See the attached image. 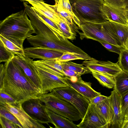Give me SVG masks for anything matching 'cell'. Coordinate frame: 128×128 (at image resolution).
Listing matches in <instances>:
<instances>
[{
    "instance_id": "cell-1",
    "label": "cell",
    "mask_w": 128,
    "mask_h": 128,
    "mask_svg": "<svg viewBox=\"0 0 128 128\" xmlns=\"http://www.w3.org/2000/svg\"><path fill=\"white\" fill-rule=\"evenodd\" d=\"M0 90L22 103L30 99L38 98V90L12 59L0 65Z\"/></svg>"
},
{
    "instance_id": "cell-2",
    "label": "cell",
    "mask_w": 128,
    "mask_h": 128,
    "mask_svg": "<svg viewBox=\"0 0 128 128\" xmlns=\"http://www.w3.org/2000/svg\"><path fill=\"white\" fill-rule=\"evenodd\" d=\"M24 10L13 13L0 22V35L24 48L23 44L35 30Z\"/></svg>"
},
{
    "instance_id": "cell-3",
    "label": "cell",
    "mask_w": 128,
    "mask_h": 128,
    "mask_svg": "<svg viewBox=\"0 0 128 128\" xmlns=\"http://www.w3.org/2000/svg\"><path fill=\"white\" fill-rule=\"evenodd\" d=\"M80 23H102L108 21L102 10L104 0H69Z\"/></svg>"
},
{
    "instance_id": "cell-4",
    "label": "cell",
    "mask_w": 128,
    "mask_h": 128,
    "mask_svg": "<svg viewBox=\"0 0 128 128\" xmlns=\"http://www.w3.org/2000/svg\"><path fill=\"white\" fill-rule=\"evenodd\" d=\"M38 98L47 109L71 120L78 121L83 118L78 110L72 104L51 92L41 94Z\"/></svg>"
},
{
    "instance_id": "cell-5",
    "label": "cell",
    "mask_w": 128,
    "mask_h": 128,
    "mask_svg": "<svg viewBox=\"0 0 128 128\" xmlns=\"http://www.w3.org/2000/svg\"><path fill=\"white\" fill-rule=\"evenodd\" d=\"M105 22L80 23L79 28L82 31L79 32L80 39L82 40L86 38L97 41H103L120 46L117 41L108 32Z\"/></svg>"
},
{
    "instance_id": "cell-6",
    "label": "cell",
    "mask_w": 128,
    "mask_h": 128,
    "mask_svg": "<svg viewBox=\"0 0 128 128\" xmlns=\"http://www.w3.org/2000/svg\"><path fill=\"white\" fill-rule=\"evenodd\" d=\"M51 92L70 103L84 116L90 103L89 99L70 86L55 88Z\"/></svg>"
},
{
    "instance_id": "cell-7",
    "label": "cell",
    "mask_w": 128,
    "mask_h": 128,
    "mask_svg": "<svg viewBox=\"0 0 128 128\" xmlns=\"http://www.w3.org/2000/svg\"><path fill=\"white\" fill-rule=\"evenodd\" d=\"M35 66L40 84L41 94L50 92L56 88L69 86L66 80L65 76H58Z\"/></svg>"
},
{
    "instance_id": "cell-8",
    "label": "cell",
    "mask_w": 128,
    "mask_h": 128,
    "mask_svg": "<svg viewBox=\"0 0 128 128\" xmlns=\"http://www.w3.org/2000/svg\"><path fill=\"white\" fill-rule=\"evenodd\" d=\"M2 106L12 113L16 118L23 128H46L41 123L30 116L24 110L22 103L15 104L9 103H0Z\"/></svg>"
},
{
    "instance_id": "cell-9",
    "label": "cell",
    "mask_w": 128,
    "mask_h": 128,
    "mask_svg": "<svg viewBox=\"0 0 128 128\" xmlns=\"http://www.w3.org/2000/svg\"><path fill=\"white\" fill-rule=\"evenodd\" d=\"M25 111L32 117L39 122L46 124L52 122L46 112L45 106L38 98L27 100L22 103Z\"/></svg>"
},
{
    "instance_id": "cell-10",
    "label": "cell",
    "mask_w": 128,
    "mask_h": 128,
    "mask_svg": "<svg viewBox=\"0 0 128 128\" xmlns=\"http://www.w3.org/2000/svg\"><path fill=\"white\" fill-rule=\"evenodd\" d=\"M12 60L20 66L27 77L40 93V84L33 59L24 54L15 55Z\"/></svg>"
},
{
    "instance_id": "cell-11",
    "label": "cell",
    "mask_w": 128,
    "mask_h": 128,
    "mask_svg": "<svg viewBox=\"0 0 128 128\" xmlns=\"http://www.w3.org/2000/svg\"><path fill=\"white\" fill-rule=\"evenodd\" d=\"M82 64L90 70L99 72L114 77L123 71L117 62L100 61L92 58L89 60H85Z\"/></svg>"
},
{
    "instance_id": "cell-12",
    "label": "cell",
    "mask_w": 128,
    "mask_h": 128,
    "mask_svg": "<svg viewBox=\"0 0 128 128\" xmlns=\"http://www.w3.org/2000/svg\"><path fill=\"white\" fill-rule=\"evenodd\" d=\"M77 126L78 128H109L105 120L94 105L90 103L82 121Z\"/></svg>"
},
{
    "instance_id": "cell-13",
    "label": "cell",
    "mask_w": 128,
    "mask_h": 128,
    "mask_svg": "<svg viewBox=\"0 0 128 128\" xmlns=\"http://www.w3.org/2000/svg\"><path fill=\"white\" fill-rule=\"evenodd\" d=\"M24 50V54L33 59L56 60L64 53L58 50L42 47L26 48Z\"/></svg>"
},
{
    "instance_id": "cell-14",
    "label": "cell",
    "mask_w": 128,
    "mask_h": 128,
    "mask_svg": "<svg viewBox=\"0 0 128 128\" xmlns=\"http://www.w3.org/2000/svg\"><path fill=\"white\" fill-rule=\"evenodd\" d=\"M65 78L70 86L89 99L101 94L92 88L90 82L84 81L81 77H75L71 80L68 77Z\"/></svg>"
},
{
    "instance_id": "cell-15",
    "label": "cell",
    "mask_w": 128,
    "mask_h": 128,
    "mask_svg": "<svg viewBox=\"0 0 128 128\" xmlns=\"http://www.w3.org/2000/svg\"><path fill=\"white\" fill-rule=\"evenodd\" d=\"M108 97L113 112L111 125L113 128H122L123 123L121 106L122 96L114 88Z\"/></svg>"
},
{
    "instance_id": "cell-16",
    "label": "cell",
    "mask_w": 128,
    "mask_h": 128,
    "mask_svg": "<svg viewBox=\"0 0 128 128\" xmlns=\"http://www.w3.org/2000/svg\"><path fill=\"white\" fill-rule=\"evenodd\" d=\"M102 10L108 21L128 25V16L126 8L114 7L104 3Z\"/></svg>"
},
{
    "instance_id": "cell-17",
    "label": "cell",
    "mask_w": 128,
    "mask_h": 128,
    "mask_svg": "<svg viewBox=\"0 0 128 128\" xmlns=\"http://www.w3.org/2000/svg\"><path fill=\"white\" fill-rule=\"evenodd\" d=\"M106 30L110 35L122 47L128 38V25L107 21L105 22Z\"/></svg>"
},
{
    "instance_id": "cell-18",
    "label": "cell",
    "mask_w": 128,
    "mask_h": 128,
    "mask_svg": "<svg viewBox=\"0 0 128 128\" xmlns=\"http://www.w3.org/2000/svg\"><path fill=\"white\" fill-rule=\"evenodd\" d=\"M28 2L34 10L41 13L57 24L60 22V17L52 5L39 1H29Z\"/></svg>"
},
{
    "instance_id": "cell-19",
    "label": "cell",
    "mask_w": 128,
    "mask_h": 128,
    "mask_svg": "<svg viewBox=\"0 0 128 128\" xmlns=\"http://www.w3.org/2000/svg\"><path fill=\"white\" fill-rule=\"evenodd\" d=\"M35 66L59 76H66L60 62L55 60H40L34 61Z\"/></svg>"
},
{
    "instance_id": "cell-20",
    "label": "cell",
    "mask_w": 128,
    "mask_h": 128,
    "mask_svg": "<svg viewBox=\"0 0 128 128\" xmlns=\"http://www.w3.org/2000/svg\"><path fill=\"white\" fill-rule=\"evenodd\" d=\"M45 110L56 128H78L71 120L48 109L45 106Z\"/></svg>"
},
{
    "instance_id": "cell-21",
    "label": "cell",
    "mask_w": 128,
    "mask_h": 128,
    "mask_svg": "<svg viewBox=\"0 0 128 128\" xmlns=\"http://www.w3.org/2000/svg\"><path fill=\"white\" fill-rule=\"evenodd\" d=\"M94 105L98 112L105 120L109 128L112 124L113 112L109 97L103 102Z\"/></svg>"
},
{
    "instance_id": "cell-22",
    "label": "cell",
    "mask_w": 128,
    "mask_h": 128,
    "mask_svg": "<svg viewBox=\"0 0 128 128\" xmlns=\"http://www.w3.org/2000/svg\"><path fill=\"white\" fill-rule=\"evenodd\" d=\"M60 18V22L57 24L62 32L64 36L67 38L71 40L75 39L78 27L74 23L69 24L64 18L59 16Z\"/></svg>"
},
{
    "instance_id": "cell-23",
    "label": "cell",
    "mask_w": 128,
    "mask_h": 128,
    "mask_svg": "<svg viewBox=\"0 0 128 128\" xmlns=\"http://www.w3.org/2000/svg\"><path fill=\"white\" fill-rule=\"evenodd\" d=\"M114 88L122 96L128 92V73L122 71L114 77Z\"/></svg>"
},
{
    "instance_id": "cell-24",
    "label": "cell",
    "mask_w": 128,
    "mask_h": 128,
    "mask_svg": "<svg viewBox=\"0 0 128 128\" xmlns=\"http://www.w3.org/2000/svg\"><path fill=\"white\" fill-rule=\"evenodd\" d=\"M93 76L102 86L109 88H114L115 85L114 77L92 70H90Z\"/></svg>"
},
{
    "instance_id": "cell-25",
    "label": "cell",
    "mask_w": 128,
    "mask_h": 128,
    "mask_svg": "<svg viewBox=\"0 0 128 128\" xmlns=\"http://www.w3.org/2000/svg\"><path fill=\"white\" fill-rule=\"evenodd\" d=\"M64 69L72 70L80 74L81 75L88 73H91V72L87 67L82 64H76L70 61L60 62Z\"/></svg>"
},
{
    "instance_id": "cell-26",
    "label": "cell",
    "mask_w": 128,
    "mask_h": 128,
    "mask_svg": "<svg viewBox=\"0 0 128 128\" xmlns=\"http://www.w3.org/2000/svg\"><path fill=\"white\" fill-rule=\"evenodd\" d=\"M0 41L4 46L14 55L24 54V48L16 45L10 40L0 35Z\"/></svg>"
},
{
    "instance_id": "cell-27",
    "label": "cell",
    "mask_w": 128,
    "mask_h": 128,
    "mask_svg": "<svg viewBox=\"0 0 128 128\" xmlns=\"http://www.w3.org/2000/svg\"><path fill=\"white\" fill-rule=\"evenodd\" d=\"M119 55L118 64L123 71L128 73V50L122 47Z\"/></svg>"
},
{
    "instance_id": "cell-28",
    "label": "cell",
    "mask_w": 128,
    "mask_h": 128,
    "mask_svg": "<svg viewBox=\"0 0 128 128\" xmlns=\"http://www.w3.org/2000/svg\"><path fill=\"white\" fill-rule=\"evenodd\" d=\"M55 4L52 6L58 15L64 18L69 24L74 23L71 16L63 9L59 3L58 0H54Z\"/></svg>"
},
{
    "instance_id": "cell-29",
    "label": "cell",
    "mask_w": 128,
    "mask_h": 128,
    "mask_svg": "<svg viewBox=\"0 0 128 128\" xmlns=\"http://www.w3.org/2000/svg\"><path fill=\"white\" fill-rule=\"evenodd\" d=\"M58 1L62 8L71 16L74 22L79 27L80 22L74 12L69 0H58Z\"/></svg>"
},
{
    "instance_id": "cell-30",
    "label": "cell",
    "mask_w": 128,
    "mask_h": 128,
    "mask_svg": "<svg viewBox=\"0 0 128 128\" xmlns=\"http://www.w3.org/2000/svg\"><path fill=\"white\" fill-rule=\"evenodd\" d=\"M76 60H87L86 58L82 55L74 53H64L59 58L56 60L58 62H68Z\"/></svg>"
},
{
    "instance_id": "cell-31",
    "label": "cell",
    "mask_w": 128,
    "mask_h": 128,
    "mask_svg": "<svg viewBox=\"0 0 128 128\" xmlns=\"http://www.w3.org/2000/svg\"><path fill=\"white\" fill-rule=\"evenodd\" d=\"M15 55L8 50L0 41V62H6L12 59Z\"/></svg>"
},
{
    "instance_id": "cell-32",
    "label": "cell",
    "mask_w": 128,
    "mask_h": 128,
    "mask_svg": "<svg viewBox=\"0 0 128 128\" xmlns=\"http://www.w3.org/2000/svg\"><path fill=\"white\" fill-rule=\"evenodd\" d=\"M34 10L39 17L54 31L59 34L64 35L56 23L39 12Z\"/></svg>"
},
{
    "instance_id": "cell-33",
    "label": "cell",
    "mask_w": 128,
    "mask_h": 128,
    "mask_svg": "<svg viewBox=\"0 0 128 128\" xmlns=\"http://www.w3.org/2000/svg\"><path fill=\"white\" fill-rule=\"evenodd\" d=\"M0 116L4 117L15 124L19 128L23 127L16 117L3 106H0Z\"/></svg>"
},
{
    "instance_id": "cell-34",
    "label": "cell",
    "mask_w": 128,
    "mask_h": 128,
    "mask_svg": "<svg viewBox=\"0 0 128 128\" xmlns=\"http://www.w3.org/2000/svg\"><path fill=\"white\" fill-rule=\"evenodd\" d=\"M121 106L123 119V125L128 120V92L122 96Z\"/></svg>"
},
{
    "instance_id": "cell-35",
    "label": "cell",
    "mask_w": 128,
    "mask_h": 128,
    "mask_svg": "<svg viewBox=\"0 0 128 128\" xmlns=\"http://www.w3.org/2000/svg\"><path fill=\"white\" fill-rule=\"evenodd\" d=\"M5 102L15 104L19 102L8 94L2 90H0V103Z\"/></svg>"
},
{
    "instance_id": "cell-36",
    "label": "cell",
    "mask_w": 128,
    "mask_h": 128,
    "mask_svg": "<svg viewBox=\"0 0 128 128\" xmlns=\"http://www.w3.org/2000/svg\"><path fill=\"white\" fill-rule=\"evenodd\" d=\"M97 41L109 51L120 54L122 46L103 41L98 40Z\"/></svg>"
},
{
    "instance_id": "cell-37",
    "label": "cell",
    "mask_w": 128,
    "mask_h": 128,
    "mask_svg": "<svg viewBox=\"0 0 128 128\" xmlns=\"http://www.w3.org/2000/svg\"><path fill=\"white\" fill-rule=\"evenodd\" d=\"M0 123L2 128H18L15 124L10 120L0 116Z\"/></svg>"
},
{
    "instance_id": "cell-38",
    "label": "cell",
    "mask_w": 128,
    "mask_h": 128,
    "mask_svg": "<svg viewBox=\"0 0 128 128\" xmlns=\"http://www.w3.org/2000/svg\"><path fill=\"white\" fill-rule=\"evenodd\" d=\"M104 3L115 8H126L124 0H104Z\"/></svg>"
},
{
    "instance_id": "cell-39",
    "label": "cell",
    "mask_w": 128,
    "mask_h": 128,
    "mask_svg": "<svg viewBox=\"0 0 128 128\" xmlns=\"http://www.w3.org/2000/svg\"><path fill=\"white\" fill-rule=\"evenodd\" d=\"M108 97L101 94L90 99V103L94 105L101 103L106 100Z\"/></svg>"
},
{
    "instance_id": "cell-40",
    "label": "cell",
    "mask_w": 128,
    "mask_h": 128,
    "mask_svg": "<svg viewBox=\"0 0 128 128\" xmlns=\"http://www.w3.org/2000/svg\"><path fill=\"white\" fill-rule=\"evenodd\" d=\"M63 70L64 74L66 76L69 77L73 76L80 77L82 76L78 73L72 70L63 69Z\"/></svg>"
},
{
    "instance_id": "cell-41",
    "label": "cell",
    "mask_w": 128,
    "mask_h": 128,
    "mask_svg": "<svg viewBox=\"0 0 128 128\" xmlns=\"http://www.w3.org/2000/svg\"><path fill=\"white\" fill-rule=\"evenodd\" d=\"M122 47L128 50V38L126 40Z\"/></svg>"
},
{
    "instance_id": "cell-42",
    "label": "cell",
    "mask_w": 128,
    "mask_h": 128,
    "mask_svg": "<svg viewBox=\"0 0 128 128\" xmlns=\"http://www.w3.org/2000/svg\"><path fill=\"white\" fill-rule=\"evenodd\" d=\"M122 128H128V120L123 125Z\"/></svg>"
},
{
    "instance_id": "cell-43",
    "label": "cell",
    "mask_w": 128,
    "mask_h": 128,
    "mask_svg": "<svg viewBox=\"0 0 128 128\" xmlns=\"http://www.w3.org/2000/svg\"><path fill=\"white\" fill-rule=\"evenodd\" d=\"M21 2H25L27 1L28 2L29 1H39L42 2H44V0H19Z\"/></svg>"
},
{
    "instance_id": "cell-44",
    "label": "cell",
    "mask_w": 128,
    "mask_h": 128,
    "mask_svg": "<svg viewBox=\"0 0 128 128\" xmlns=\"http://www.w3.org/2000/svg\"><path fill=\"white\" fill-rule=\"evenodd\" d=\"M126 8H128V0H124Z\"/></svg>"
},
{
    "instance_id": "cell-45",
    "label": "cell",
    "mask_w": 128,
    "mask_h": 128,
    "mask_svg": "<svg viewBox=\"0 0 128 128\" xmlns=\"http://www.w3.org/2000/svg\"><path fill=\"white\" fill-rule=\"evenodd\" d=\"M127 14L128 16V8H126Z\"/></svg>"
},
{
    "instance_id": "cell-46",
    "label": "cell",
    "mask_w": 128,
    "mask_h": 128,
    "mask_svg": "<svg viewBox=\"0 0 128 128\" xmlns=\"http://www.w3.org/2000/svg\"></svg>"
}]
</instances>
